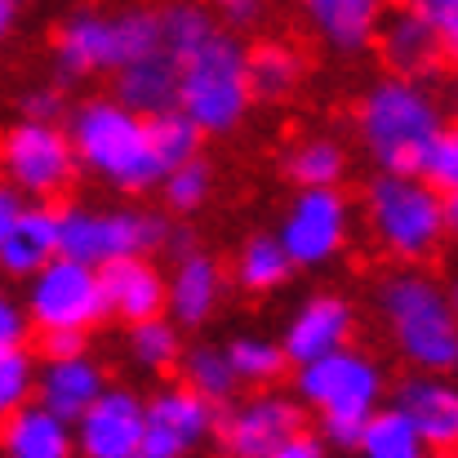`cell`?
I'll list each match as a JSON object with an SVG mask.
<instances>
[{"label": "cell", "instance_id": "cell-1", "mask_svg": "<svg viewBox=\"0 0 458 458\" xmlns=\"http://www.w3.org/2000/svg\"><path fill=\"white\" fill-rule=\"evenodd\" d=\"M445 121L437 98L414 76H383L356 103V134L365 156L387 174H423Z\"/></svg>", "mask_w": 458, "mask_h": 458}, {"label": "cell", "instance_id": "cell-2", "mask_svg": "<svg viewBox=\"0 0 458 458\" xmlns=\"http://www.w3.org/2000/svg\"><path fill=\"white\" fill-rule=\"evenodd\" d=\"M72 143L89 174H98L116 191H152L165 182V160L152 143V121L112 98H85L72 112Z\"/></svg>", "mask_w": 458, "mask_h": 458}, {"label": "cell", "instance_id": "cell-3", "mask_svg": "<svg viewBox=\"0 0 458 458\" xmlns=\"http://www.w3.org/2000/svg\"><path fill=\"white\" fill-rule=\"evenodd\" d=\"M378 316L414 369L458 374V307L454 294L428 272H392L378 285Z\"/></svg>", "mask_w": 458, "mask_h": 458}, {"label": "cell", "instance_id": "cell-4", "mask_svg": "<svg viewBox=\"0 0 458 458\" xmlns=\"http://www.w3.org/2000/svg\"><path fill=\"white\" fill-rule=\"evenodd\" d=\"M360 209H365V223H369L374 241L401 263L428 259L441 245V236L450 232L445 191L432 187L423 174H387V169H378L365 182Z\"/></svg>", "mask_w": 458, "mask_h": 458}, {"label": "cell", "instance_id": "cell-5", "mask_svg": "<svg viewBox=\"0 0 458 458\" xmlns=\"http://www.w3.org/2000/svg\"><path fill=\"white\" fill-rule=\"evenodd\" d=\"M182 67V112L205 130V134H232L250 103V49L232 36V27H218L200 49L178 58Z\"/></svg>", "mask_w": 458, "mask_h": 458}, {"label": "cell", "instance_id": "cell-6", "mask_svg": "<svg viewBox=\"0 0 458 458\" xmlns=\"http://www.w3.org/2000/svg\"><path fill=\"white\" fill-rule=\"evenodd\" d=\"M169 218L156 209H94L63 205L58 209V245L67 259L107 267L130 254H156L169 245Z\"/></svg>", "mask_w": 458, "mask_h": 458}, {"label": "cell", "instance_id": "cell-7", "mask_svg": "<svg viewBox=\"0 0 458 458\" xmlns=\"http://www.w3.org/2000/svg\"><path fill=\"white\" fill-rule=\"evenodd\" d=\"M22 303L36 320V334L40 329H94L103 316H112L103 267L67 259V254L49 259L40 272L22 281Z\"/></svg>", "mask_w": 458, "mask_h": 458}, {"label": "cell", "instance_id": "cell-8", "mask_svg": "<svg viewBox=\"0 0 458 458\" xmlns=\"http://www.w3.org/2000/svg\"><path fill=\"white\" fill-rule=\"evenodd\" d=\"M294 396L303 405H311L320 419L325 414L369 419L387 396V378H383V365L374 356H365L347 343V347L325 352V356H316V360L294 369Z\"/></svg>", "mask_w": 458, "mask_h": 458}, {"label": "cell", "instance_id": "cell-9", "mask_svg": "<svg viewBox=\"0 0 458 458\" xmlns=\"http://www.w3.org/2000/svg\"><path fill=\"white\" fill-rule=\"evenodd\" d=\"M4 178L27 200H58L76 178V143L72 130H58V121H31L18 116L4 130Z\"/></svg>", "mask_w": 458, "mask_h": 458}, {"label": "cell", "instance_id": "cell-10", "mask_svg": "<svg viewBox=\"0 0 458 458\" xmlns=\"http://www.w3.org/2000/svg\"><path fill=\"white\" fill-rule=\"evenodd\" d=\"M276 232L294 267H325L343 254L352 236V205L338 187H299Z\"/></svg>", "mask_w": 458, "mask_h": 458}, {"label": "cell", "instance_id": "cell-11", "mask_svg": "<svg viewBox=\"0 0 458 458\" xmlns=\"http://www.w3.org/2000/svg\"><path fill=\"white\" fill-rule=\"evenodd\" d=\"M299 432H303V401L263 392V396L223 405L214 441L227 458H267Z\"/></svg>", "mask_w": 458, "mask_h": 458}, {"label": "cell", "instance_id": "cell-12", "mask_svg": "<svg viewBox=\"0 0 458 458\" xmlns=\"http://www.w3.org/2000/svg\"><path fill=\"white\" fill-rule=\"evenodd\" d=\"M58 209L49 200H27L4 182L0 191V267L9 281H27L49 259H58Z\"/></svg>", "mask_w": 458, "mask_h": 458}, {"label": "cell", "instance_id": "cell-13", "mask_svg": "<svg viewBox=\"0 0 458 458\" xmlns=\"http://www.w3.org/2000/svg\"><path fill=\"white\" fill-rule=\"evenodd\" d=\"M218 432V405L205 401L187 383H169L148 396V454L152 458H187Z\"/></svg>", "mask_w": 458, "mask_h": 458}, {"label": "cell", "instance_id": "cell-14", "mask_svg": "<svg viewBox=\"0 0 458 458\" xmlns=\"http://www.w3.org/2000/svg\"><path fill=\"white\" fill-rule=\"evenodd\" d=\"M125 67V40L116 13L98 9H76L58 22L54 31V76L63 85H76L98 72H121Z\"/></svg>", "mask_w": 458, "mask_h": 458}, {"label": "cell", "instance_id": "cell-15", "mask_svg": "<svg viewBox=\"0 0 458 458\" xmlns=\"http://www.w3.org/2000/svg\"><path fill=\"white\" fill-rule=\"evenodd\" d=\"M81 458H139L148 445V401L130 387H107L76 419Z\"/></svg>", "mask_w": 458, "mask_h": 458}, {"label": "cell", "instance_id": "cell-16", "mask_svg": "<svg viewBox=\"0 0 458 458\" xmlns=\"http://www.w3.org/2000/svg\"><path fill=\"white\" fill-rule=\"evenodd\" d=\"M392 405L414 419V428L428 437L432 450H454L458 445V383L454 374H428L410 369L392 387Z\"/></svg>", "mask_w": 458, "mask_h": 458}, {"label": "cell", "instance_id": "cell-17", "mask_svg": "<svg viewBox=\"0 0 458 458\" xmlns=\"http://www.w3.org/2000/svg\"><path fill=\"white\" fill-rule=\"evenodd\" d=\"M352 329H356V307L338 294H311L294 307L290 325H285V352L294 365H307L325 352H338L352 343Z\"/></svg>", "mask_w": 458, "mask_h": 458}, {"label": "cell", "instance_id": "cell-18", "mask_svg": "<svg viewBox=\"0 0 458 458\" xmlns=\"http://www.w3.org/2000/svg\"><path fill=\"white\" fill-rule=\"evenodd\" d=\"M378 54L383 63L396 72V76H428L437 63H441V36H437V22L432 13L414 0V4H401L392 13H383V27H378Z\"/></svg>", "mask_w": 458, "mask_h": 458}, {"label": "cell", "instance_id": "cell-19", "mask_svg": "<svg viewBox=\"0 0 458 458\" xmlns=\"http://www.w3.org/2000/svg\"><path fill=\"white\" fill-rule=\"evenodd\" d=\"M0 445H4V458H81L76 423L54 414L45 401H27L9 410Z\"/></svg>", "mask_w": 458, "mask_h": 458}, {"label": "cell", "instance_id": "cell-20", "mask_svg": "<svg viewBox=\"0 0 458 458\" xmlns=\"http://www.w3.org/2000/svg\"><path fill=\"white\" fill-rule=\"evenodd\" d=\"M103 285H107V307L112 316H121L125 325L152 320L169 311V281L156 272L148 254H130L103 267Z\"/></svg>", "mask_w": 458, "mask_h": 458}, {"label": "cell", "instance_id": "cell-21", "mask_svg": "<svg viewBox=\"0 0 458 458\" xmlns=\"http://www.w3.org/2000/svg\"><path fill=\"white\" fill-rule=\"evenodd\" d=\"M112 94L143 116H160L169 107H182V67L169 49H156V54L134 58L116 72Z\"/></svg>", "mask_w": 458, "mask_h": 458}, {"label": "cell", "instance_id": "cell-22", "mask_svg": "<svg viewBox=\"0 0 458 458\" xmlns=\"http://www.w3.org/2000/svg\"><path fill=\"white\" fill-rule=\"evenodd\" d=\"M103 392H107V374H103V365L89 352L85 356H63V360H40L36 401H45L67 423H76Z\"/></svg>", "mask_w": 458, "mask_h": 458}, {"label": "cell", "instance_id": "cell-23", "mask_svg": "<svg viewBox=\"0 0 458 458\" xmlns=\"http://www.w3.org/2000/svg\"><path fill=\"white\" fill-rule=\"evenodd\" d=\"M223 303V267L214 254L196 250L187 259H174L169 272V316L187 329L205 325Z\"/></svg>", "mask_w": 458, "mask_h": 458}, {"label": "cell", "instance_id": "cell-24", "mask_svg": "<svg viewBox=\"0 0 458 458\" xmlns=\"http://www.w3.org/2000/svg\"><path fill=\"white\" fill-rule=\"evenodd\" d=\"M316 36L338 54H360L369 40H378L383 27V0H299Z\"/></svg>", "mask_w": 458, "mask_h": 458}, {"label": "cell", "instance_id": "cell-25", "mask_svg": "<svg viewBox=\"0 0 458 458\" xmlns=\"http://www.w3.org/2000/svg\"><path fill=\"white\" fill-rule=\"evenodd\" d=\"M236 285L250 294H272L294 276V259L281 241V232H259L236 250Z\"/></svg>", "mask_w": 458, "mask_h": 458}, {"label": "cell", "instance_id": "cell-26", "mask_svg": "<svg viewBox=\"0 0 458 458\" xmlns=\"http://www.w3.org/2000/svg\"><path fill=\"white\" fill-rule=\"evenodd\" d=\"M178 369H182V383H187V387H196V392H200L205 401H214L218 410L236 401L241 374H236V365H232V352H227V347L196 343V347H187V352H182Z\"/></svg>", "mask_w": 458, "mask_h": 458}, {"label": "cell", "instance_id": "cell-27", "mask_svg": "<svg viewBox=\"0 0 458 458\" xmlns=\"http://www.w3.org/2000/svg\"><path fill=\"white\" fill-rule=\"evenodd\" d=\"M356 454L360 458H432V445L414 428L410 414H401L396 405H387V410H374L369 414Z\"/></svg>", "mask_w": 458, "mask_h": 458}, {"label": "cell", "instance_id": "cell-28", "mask_svg": "<svg viewBox=\"0 0 458 458\" xmlns=\"http://www.w3.org/2000/svg\"><path fill=\"white\" fill-rule=\"evenodd\" d=\"M303 81V58L294 45L285 40H263L250 49V85H254V98L263 103H281L299 89Z\"/></svg>", "mask_w": 458, "mask_h": 458}, {"label": "cell", "instance_id": "cell-29", "mask_svg": "<svg viewBox=\"0 0 458 458\" xmlns=\"http://www.w3.org/2000/svg\"><path fill=\"white\" fill-rule=\"evenodd\" d=\"M160 18H165V49H169L174 58L200 49L218 27H227V22H223L209 4H200V0H169V4L160 9Z\"/></svg>", "mask_w": 458, "mask_h": 458}, {"label": "cell", "instance_id": "cell-30", "mask_svg": "<svg viewBox=\"0 0 458 458\" xmlns=\"http://www.w3.org/2000/svg\"><path fill=\"white\" fill-rule=\"evenodd\" d=\"M178 320L169 316H152V320H139L130 325V360L148 374H165L169 365L182 360V338H178Z\"/></svg>", "mask_w": 458, "mask_h": 458}, {"label": "cell", "instance_id": "cell-31", "mask_svg": "<svg viewBox=\"0 0 458 458\" xmlns=\"http://www.w3.org/2000/svg\"><path fill=\"white\" fill-rule=\"evenodd\" d=\"M343 169H347V152L334 139H325V134L294 143V152L285 156V174L299 187H338Z\"/></svg>", "mask_w": 458, "mask_h": 458}, {"label": "cell", "instance_id": "cell-32", "mask_svg": "<svg viewBox=\"0 0 458 458\" xmlns=\"http://www.w3.org/2000/svg\"><path fill=\"white\" fill-rule=\"evenodd\" d=\"M227 352H232V365H236L241 383H250V387H272L294 365L285 343H272V338H259V334H236L227 343Z\"/></svg>", "mask_w": 458, "mask_h": 458}, {"label": "cell", "instance_id": "cell-33", "mask_svg": "<svg viewBox=\"0 0 458 458\" xmlns=\"http://www.w3.org/2000/svg\"><path fill=\"white\" fill-rule=\"evenodd\" d=\"M36 387H40V365H36L31 343L0 347V410L9 414V410L36 401Z\"/></svg>", "mask_w": 458, "mask_h": 458}, {"label": "cell", "instance_id": "cell-34", "mask_svg": "<svg viewBox=\"0 0 458 458\" xmlns=\"http://www.w3.org/2000/svg\"><path fill=\"white\" fill-rule=\"evenodd\" d=\"M160 187H165V205L174 214H196L209 200V191H214V165L205 156H191V160L174 165Z\"/></svg>", "mask_w": 458, "mask_h": 458}, {"label": "cell", "instance_id": "cell-35", "mask_svg": "<svg viewBox=\"0 0 458 458\" xmlns=\"http://www.w3.org/2000/svg\"><path fill=\"white\" fill-rule=\"evenodd\" d=\"M152 121V143L160 160H165V169H174V165H182V160H191V156H200V139H205V130L182 112V107H169V112H160V116H148Z\"/></svg>", "mask_w": 458, "mask_h": 458}, {"label": "cell", "instance_id": "cell-36", "mask_svg": "<svg viewBox=\"0 0 458 458\" xmlns=\"http://www.w3.org/2000/svg\"><path fill=\"white\" fill-rule=\"evenodd\" d=\"M423 178H428L432 187H441L445 196L458 191V125H445L441 139L432 143L428 165H423Z\"/></svg>", "mask_w": 458, "mask_h": 458}, {"label": "cell", "instance_id": "cell-37", "mask_svg": "<svg viewBox=\"0 0 458 458\" xmlns=\"http://www.w3.org/2000/svg\"><path fill=\"white\" fill-rule=\"evenodd\" d=\"M365 423L369 419H360V414H325L320 419V437H325V445H334L343 454H356L360 437H365Z\"/></svg>", "mask_w": 458, "mask_h": 458}, {"label": "cell", "instance_id": "cell-38", "mask_svg": "<svg viewBox=\"0 0 458 458\" xmlns=\"http://www.w3.org/2000/svg\"><path fill=\"white\" fill-rule=\"evenodd\" d=\"M18 112L31 121H58L63 116V89L58 85H31L18 94Z\"/></svg>", "mask_w": 458, "mask_h": 458}, {"label": "cell", "instance_id": "cell-39", "mask_svg": "<svg viewBox=\"0 0 458 458\" xmlns=\"http://www.w3.org/2000/svg\"><path fill=\"white\" fill-rule=\"evenodd\" d=\"M85 352H89V329H40V360L85 356Z\"/></svg>", "mask_w": 458, "mask_h": 458}, {"label": "cell", "instance_id": "cell-40", "mask_svg": "<svg viewBox=\"0 0 458 458\" xmlns=\"http://www.w3.org/2000/svg\"><path fill=\"white\" fill-rule=\"evenodd\" d=\"M31 329H36V320H31L27 303H18V299H4V303H0V347L27 343Z\"/></svg>", "mask_w": 458, "mask_h": 458}, {"label": "cell", "instance_id": "cell-41", "mask_svg": "<svg viewBox=\"0 0 458 458\" xmlns=\"http://www.w3.org/2000/svg\"><path fill=\"white\" fill-rule=\"evenodd\" d=\"M232 31H241V27H254L259 18H263V0H205Z\"/></svg>", "mask_w": 458, "mask_h": 458}, {"label": "cell", "instance_id": "cell-42", "mask_svg": "<svg viewBox=\"0 0 458 458\" xmlns=\"http://www.w3.org/2000/svg\"><path fill=\"white\" fill-rule=\"evenodd\" d=\"M432 22H437V36H441V58L458 63V4L432 9Z\"/></svg>", "mask_w": 458, "mask_h": 458}, {"label": "cell", "instance_id": "cell-43", "mask_svg": "<svg viewBox=\"0 0 458 458\" xmlns=\"http://www.w3.org/2000/svg\"><path fill=\"white\" fill-rule=\"evenodd\" d=\"M267 458H325V437L299 432V437H290L285 445H276Z\"/></svg>", "mask_w": 458, "mask_h": 458}, {"label": "cell", "instance_id": "cell-44", "mask_svg": "<svg viewBox=\"0 0 458 458\" xmlns=\"http://www.w3.org/2000/svg\"><path fill=\"white\" fill-rule=\"evenodd\" d=\"M165 254H174V259H187V254H196V241H191V232H187V227H174V232H169V245H165Z\"/></svg>", "mask_w": 458, "mask_h": 458}, {"label": "cell", "instance_id": "cell-45", "mask_svg": "<svg viewBox=\"0 0 458 458\" xmlns=\"http://www.w3.org/2000/svg\"><path fill=\"white\" fill-rule=\"evenodd\" d=\"M27 0H0V31L9 36L13 31V22H18V9H22Z\"/></svg>", "mask_w": 458, "mask_h": 458}, {"label": "cell", "instance_id": "cell-46", "mask_svg": "<svg viewBox=\"0 0 458 458\" xmlns=\"http://www.w3.org/2000/svg\"><path fill=\"white\" fill-rule=\"evenodd\" d=\"M445 209H450V232H458V191L445 196Z\"/></svg>", "mask_w": 458, "mask_h": 458}, {"label": "cell", "instance_id": "cell-47", "mask_svg": "<svg viewBox=\"0 0 458 458\" xmlns=\"http://www.w3.org/2000/svg\"><path fill=\"white\" fill-rule=\"evenodd\" d=\"M419 4H423V9L432 13V9H445V4H458V0H419Z\"/></svg>", "mask_w": 458, "mask_h": 458}, {"label": "cell", "instance_id": "cell-48", "mask_svg": "<svg viewBox=\"0 0 458 458\" xmlns=\"http://www.w3.org/2000/svg\"><path fill=\"white\" fill-rule=\"evenodd\" d=\"M432 458H458V445H454V450H437Z\"/></svg>", "mask_w": 458, "mask_h": 458}, {"label": "cell", "instance_id": "cell-49", "mask_svg": "<svg viewBox=\"0 0 458 458\" xmlns=\"http://www.w3.org/2000/svg\"><path fill=\"white\" fill-rule=\"evenodd\" d=\"M450 294H454V307H458V281H454V285H450Z\"/></svg>", "mask_w": 458, "mask_h": 458}]
</instances>
